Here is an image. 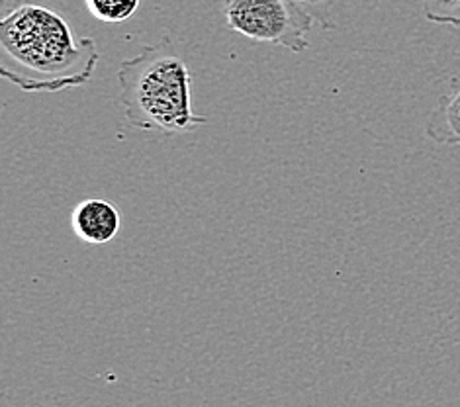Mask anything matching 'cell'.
<instances>
[{
  "instance_id": "277c9868",
  "label": "cell",
  "mask_w": 460,
  "mask_h": 407,
  "mask_svg": "<svg viewBox=\"0 0 460 407\" xmlns=\"http://www.w3.org/2000/svg\"><path fill=\"white\" fill-rule=\"evenodd\" d=\"M119 226H122V217L118 208L102 198H89L73 208V234L89 245L111 243L118 235Z\"/></svg>"
},
{
  "instance_id": "6da1fadb",
  "label": "cell",
  "mask_w": 460,
  "mask_h": 407,
  "mask_svg": "<svg viewBox=\"0 0 460 407\" xmlns=\"http://www.w3.org/2000/svg\"><path fill=\"white\" fill-rule=\"evenodd\" d=\"M101 59L93 38H76L56 10L8 0L0 22V73L24 93H59L93 81Z\"/></svg>"
},
{
  "instance_id": "7a4b0ae2",
  "label": "cell",
  "mask_w": 460,
  "mask_h": 407,
  "mask_svg": "<svg viewBox=\"0 0 460 407\" xmlns=\"http://www.w3.org/2000/svg\"><path fill=\"white\" fill-rule=\"evenodd\" d=\"M118 84L124 114L137 129L182 136L208 122L194 114L192 75L169 38L119 63Z\"/></svg>"
},
{
  "instance_id": "52a82bcc",
  "label": "cell",
  "mask_w": 460,
  "mask_h": 407,
  "mask_svg": "<svg viewBox=\"0 0 460 407\" xmlns=\"http://www.w3.org/2000/svg\"><path fill=\"white\" fill-rule=\"evenodd\" d=\"M423 14L433 24L460 28V0H423Z\"/></svg>"
},
{
  "instance_id": "3957f363",
  "label": "cell",
  "mask_w": 460,
  "mask_h": 407,
  "mask_svg": "<svg viewBox=\"0 0 460 407\" xmlns=\"http://www.w3.org/2000/svg\"><path fill=\"white\" fill-rule=\"evenodd\" d=\"M224 14L229 28L257 43H272L292 53L310 48L314 20L294 0H227Z\"/></svg>"
},
{
  "instance_id": "8992f818",
  "label": "cell",
  "mask_w": 460,
  "mask_h": 407,
  "mask_svg": "<svg viewBox=\"0 0 460 407\" xmlns=\"http://www.w3.org/2000/svg\"><path fill=\"white\" fill-rule=\"evenodd\" d=\"M91 16L106 24H122L134 18L141 0H84Z\"/></svg>"
},
{
  "instance_id": "5b68a950",
  "label": "cell",
  "mask_w": 460,
  "mask_h": 407,
  "mask_svg": "<svg viewBox=\"0 0 460 407\" xmlns=\"http://www.w3.org/2000/svg\"><path fill=\"white\" fill-rule=\"evenodd\" d=\"M425 136L441 146H460V76L447 81L427 118Z\"/></svg>"
},
{
  "instance_id": "ba28073f",
  "label": "cell",
  "mask_w": 460,
  "mask_h": 407,
  "mask_svg": "<svg viewBox=\"0 0 460 407\" xmlns=\"http://www.w3.org/2000/svg\"><path fill=\"white\" fill-rule=\"evenodd\" d=\"M305 14L312 16L315 24H320L323 30H335L337 24L332 20V13L339 0H294Z\"/></svg>"
}]
</instances>
